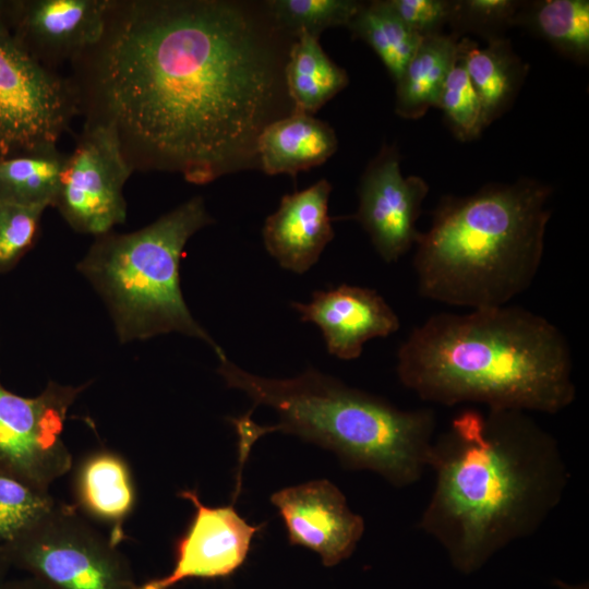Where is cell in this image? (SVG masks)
I'll return each instance as SVG.
<instances>
[{
    "label": "cell",
    "mask_w": 589,
    "mask_h": 589,
    "mask_svg": "<svg viewBox=\"0 0 589 589\" xmlns=\"http://www.w3.org/2000/svg\"><path fill=\"white\" fill-rule=\"evenodd\" d=\"M83 56L91 59L88 120L115 128L133 169L205 184L257 161L278 76L241 7L113 1L100 41Z\"/></svg>",
    "instance_id": "1"
},
{
    "label": "cell",
    "mask_w": 589,
    "mask_h": 589,
    "mask_svg": "<svg viewBox=\"0 0 589 589\" xmlns=\"http://www.w3.org/2000/svg\"><path fill=\"white\" fill-rule=\"evenodd\" d=\"M434 486L419 528L464 574L533 534L569 480L557 441L528 412L468 408L434 437Z\"/></svg>",
    "instance_id": "2"
},
{
    "label": "cell",
    "mask_w": 589,
    "mask_h": 589,
    "mask_svg": "<svg viewBox=\"0 0 589 589\" xmlns=\"http://www.w3.org/2000/svg\"><path fill=\"white\" fill-rule=\"evenodd\" d=\"M400 383L424 401L554 414L576 398L567 338L516 305L437 313L397 352Z\"/></svg>",
    "instance_id": "3"
},
{
    "label": "cell",
    "mask_w": 589,
    "mask_h": 589,
    "mask_svg": "<svg viewBox=\"0 0 589 589\" xmlns=\"http://www.w3.org/2000/svg\"><path fill=\"white\" fill-rule=\"evenodd\" d=\"M216 356L227 387L253 401L245 414L228 418L238 434L235 498L253 444L276 431L329 449L345 467L371 470L397 488L418 482L428 470L436 426L433 410L400 409L314 368L292 378H267L242 370L223 349Z\"/></svg>",
    "instance_id": "4"
},
{
    "label": "cell",
    "mask_w": 589,
    "mask_h": 589,
    "mask_svg": "<svg viewBox=\"0 0 589 589\" xmlns=\"http://www.w3.org/2000/svg\"><path fill=\"white\" fill-rule=\"evenodd\" d=\"M551 187L532 179L444 196L416 242L419 294L468 309L508 304L542 262Z\"/></svg>",
    "instance_id": "5"
},
{
    "label": "cell",
    "mask_w": 589,
    "mask_h": 589,
    "mask_svg": "<svg viewBox=\"0 0 589 589\" xmlns=\"http://www.w3.org/2000/svg\"><path fill=\"white\" fill-rule=\"evenodd\" d=\"M213 221L194 196L140 230L96 237L77 269L107 304L121 342L180 333L221 349L192 316L180 285L187 242Z\"/></svg>",
    "instance_id": "6"
},
{
    "label": "cell",
    "mask_w": 589,
    "mask_h": 589,
    "mask_svg": "<svg viewBox=\"0 0 589 589\" xmlns=\"http://www.w3.org/2000/svg\"><path fill=\"white\" fill-rule=\"evenodd\" d=\"M12 568L52 589H137L127 556L76 507L55 506L1 544Z\"/></svg>",
    "instance_id": "7"
},
{
    "label": "cell",
    "mask_w": 589,
    "mask_h": 589,
    "mask_svg": "<svg viewBox=\"0 0 589 589\" xmlns=\"http://www.w3.org/2000/svg\"><path fill=\"white\" fill-rule=\"evenodd\" d=\"M11 1H0V156L57 141L80 107L77 89L12 35Z\"/></svg>",
    "instance_id": "8"
},
{
    "label": "cell",
    "mask_w": 589,
    "mask_h": 589,
    "mask_svg": "<svg viewBox=\"0 0 589 589\" xmlns=\"http://www.w3.org/2000/svg\"><path fill=\"white\" fill-rule=\"evenodd\" d=\"M89 383L72 386L50 381L35 397H24L0 381V473L32 486H49L72 468L63 440L68 411Z\"/></svg>",
    "instance_id": "9"
},
{
    "label": "cell",
    "mask_w": 589,
    "mask_h": 589,
    "mask_svg": "<svg viewBox=\"0 0 589 589\" xmlns=\"http://www.w3.org/2000/svg\"><path fill=\"white\" fill-rule=\"evenodd\" d=\"M133 170L115 128L87 120L67 155L53 206L75 231L108 233L125 221L123 187Z\"/></svg>",
    "instance_id": "10"
},
{
    "label": "cell",
    "mask_w": 589,
    "mask_h": 589,
    "mask_svg": "<svg viewBox=\"0 0 589 589\" xmlns=\"http://www.w3.org/2000/svg\"><path fill=\"white\" fill-rule=\"evenodd\" d=\"M428 192L429 185L422 178L402 176L395 146L383 145L366 167L353 218L384 262H397L416 244L421 233L416 223Z\"/></svg>",
    "instance_id": "11"
},
{
    "label": "cell",
    "mask_w": 589,
    "mask_h": 589,
    "mask_svg": "<svg viewBox=\"0 0 589 589\" xmlns=\"http://www.w3.org/2000/svg\"><path fill=\"white\" fill-rule=\"evenodd\" d=\"M179 496L190 501L194 515L187 532L176 545L172 570L151 579L137 589H171L187 579H215L233 574L247 560L253 537L264 525L252 526L229 506L204 505L195 490Z\"/></svg>",
    "instance_id": "12"
},
{
    "label": "cell",
    "mask_w": 589,
    "mask_h": 589,
    "mask_svg": "<svg viewBox=\"0 0 589 589\" xmlns=\"http://www.w3.org/2000/svg\"><path fill=\"white\" fill-rule=\"evenodd\" d=\"M288 532L289 543L316 552L324 566L348 558L364 532L341 491L328 480L281 489L271 496Z\"/></svg>",
    "instance_id": "13"
},
{
    "label": "cell",
    "mask_w": 589,
    "mask_h": 589,
    "mask_svg": "<svg viewBox=\"0 0 589 589\" xmlns=\"http://www.w3.org/2000/svg\"><path fill=\"white\" fill-rule=\"evenodd\" d=\"M112 3L111 0L11 1L10 29L46 67L48 61L77 59L100 41Z\"/></svg>",
    "instance_id": "14"
},
{
    "label": "cell",
    "mask_w": 589,
    "mask_h": 589,
    "mask_svg": "<svg viewBox=\"0 0 589 589\" xmlns=\"http://www.w3.org/2000/svg\"><path fill=\"white\" fill-rule=\"evenodd\" d=\"M300 320L321 329L327 351L341 360L361 356L373 338L387 337L399 329V317L375 290L339 285L317 290L308 303L292 302Z\"/></svg>",
    "instance_id": "15"
},
{
    "label": "cell",
    "mask_w": 589,
    "mask_h": 589,
    "mask_svg": "<svg viewBox=\"0 0 589 589\" xmlns=\"http://www.w3.org/2000/svg\"><path fill=\"white\" fill-rule=\"evenodd\" d=\"M330 183L318 180L305 190L284 195L263 227L267 252L288 271L303 274L334 238L328 215Z\"/></svg>",
    "instance_id": "16"
},
{
    "label": "cell",
    "mask_w": 589,
    "mask_h": 589,
    "mask_svg": "<svg viewBox=\"0 0 589 589\" xmlns=\"http://www.w3.org/2000/svg\"><path fill=\"white\" fill-rule=\"evenodd\" d=\"M337 145L336 134L327 123L293 111L263 128L256 141V156L265 173L296 176L325 163Z\"/></svg>",
    "instance_id": "17"
},
{
    "label": "cell",
    "mask_w": 589,
    "mask_h": 589,
    "mask_svg": "<svg viewBox=\"0 0 589 589\" xmlns=\"http://www.w3.org/2000/svg\"><path fill=\"white\" fill-rule=\"evenodd\" d=\"M74 490L82 510L110 527V539L120 544L122 525L133 510L135 489L127 461L117 453L99 449L79 465Z\"/></svg>",
    "instance_id": "18"
},
{
    "label": "cell",
    "mask_w": 589,
    "mask_h": 589,
    "mask_svg": "<svg viewBox=\"0 0 589 589\" xmlns=\"http://www.w3.org/2000/svg\"><path fill=\"white\" fill-rule=\"evenodd\" d=\"M458 57L479 96L484 123L489 127L514 101L527 65L503 37L490 39L484 48L468 38L459 39Z\"/></svg>",
    "instance_id": "19"
},
{
    "label": "cell",
    "mask_w": 589,
    "mask_h": 589,
    "mask_svg": "<svg viewBox=\"0 0 589 589\" xmlns=\"http://www.w3.org/2000/svg\"><path fill=\"white\" fill-rule=\"evenodd\" d=\"M458 37H423L396 83L395 110L405 119H419L436 107L444 82L458 55Z\"/></svg>",
    "instance_id": "20"
},
{
    "label": "cell",
    "mask_w": 589,
    "mask_h": 589,
    "mask_svg": "<svg viewBox=\"0 0 589 589\" xmlns=\"http://www.w3.org/2000/svg\"><path fill=\"white\" fill-rule=\"evenodd\" d=\"M294 111L312 115L348 85L344 69L333 62L318 38L302 33L292 45L285 67Z\"/></svg>",
    "instance_id": "21"
},
{
    "label": "cell",
    "mask_w": 589,
    "mask_h": 589,
    "mask_svg": "<svg viewBox=\"0 0 589 589\" xmlns=\"http://www.w3.org/2000/svg\"><path fill=\"white\" fill-rule=\"evenodd\" d=\"M65 159L57 145L0 156V201L53 206Z\"/></svg>",
    "instance_id": "22"
},
{
    "label": "cell",
    "mask_w": 589,
    "mask_h": 589,
    "mask_svg": "<svg viewBox=\"0 0 589 589\" xmlns=\"http://www.w3.org/2000/svg\"><path fill=\"white\" fill-rule=\"evenodd\" d=\"M524 5L517 23L526 24L560 53L585 63L589 57V2L542 0Z\"/></svg>",
    "instance_id": "23"
},
{
    "label": "cell",
    "mask_w": 589,
    "mask_h": 589,
    "mask_svg": "<svg viewBox=\"0 0 589 589\" xmlns=\"http://www.w3.org/2000/svg\"><path fill=\"white\" fill-rule=\"evenodd\" d=\"M347 27L354 38L365 41L375 51L394 82L422 39L398 17L386 0L362 3Z\"/></svg>",
    "instance_id": "24"
},
{
    "label": "cell",
    "mask_w": 589,
    "mask_h": 589,
    "mask_svg": "<svg viewBox=\"0 0 589 589\" xmlns=\"http://www.w3.org/2000/svg\"><path fill=\"white\" fill-rule=\"evenodd\" d=\"M361 4L353 0H273L267 8L279 27L296 36L305 33L318 38L326 28L348 26Z\"/></svg>",
    "instance_id": "25"
},
{
    "label": "cell",
    "mask_w": 589,
    "mask_h": 589,
    "mask_svg": "<svg viewBox=\"0 0 589 589\" xmlns=\"http://www.w3.org/2000/svg\"><path fill=\"white\" fill-rule=\"evenodd\" d=\"M56 503L49 491L0 473V544L17 538Z\"/></svg>",
    "instance_id": "26"
},
{
    "label": "cell",
    "mask_w": 589,
    "mask_h": 589,
    "mask_svg": "<svg viewBox=\"0 0 589 589\" xmlns=\"http://www.w3.org/2000/svg\"><path fill=\"white\" fill-rule=\"evenodd\" d=\"M454 135L461 141L478 137L486 128L479 96L457 55L437 101Z\"/></svg>",
    "instance_id": "27"
},
{
    "label": "cell",
    "mask_w": 589,
    "mask_h": 589,
    "mask_svg": "<svg viewBox=\"0 0 589 589\" xmlns=\"http://www.w3.org/2000/svg\"><path fill=\"white\" fill-rule=\"evenodd\" d=\"M45 209L0 201V274L14 268L34 247Z\"/></svg>",
    "instance_id": "28"
},
{
    "label": "cell",
    "mask_w": 589,
    "mask_h": 589,
    "mask_svg": "<svg viewBox=\"0 0 589 589\" xmlns=\"http://www.w3.org/2000/svg\"><path fill=\"white\" fill-rule=\"evenodd\" d=\"M524 3L515 0H455L452 21L454 36L472 32L488 37L500 38L501 32L517 24Z\"/></svg>",
    "instance_id": "29"
},
{
    "label": "cell",
    "mask_w": 589,
    "mask_h": 589,
    "mask_svg": "<svg viewBox=\"0 0 589 589\" xmlns=\"http://www.w3.org/2000/svg\"><path fill=\"white\" fill-rule=\"evenodd\" d=\"M398 17L421 38L443 34L453 17V0H386Z\"/></svg>",
    "instance_id": "30"
},
{
    "label": "cell",
    "mask_w": 589,
    "mask_h": 589,
    "mask_svg": "<svg viewBox=\"0 0 589 589\" xmlns=\"http://www.w3.org/2000/svg\"><path fill=\"white\" fill-rule=\"evenodd\" d=\"M0 589H52L44 581L26 576L19 579H7L0 585Z\"/></svg>",
    "instance_id": "31"
},
{
    "label": "cell",
    "mask_w": 589,
    "mask_h": 589,
    "mask_svg": "<svg viewBox=\"0 0 589 589\" xmlns=\"http://www.w3.org/2000/svg\"><path fill=\"white\" fill-rule=\"evenodd\" d=\"M11 568L3 546L0 544V585L8 579L7 575Z\"/></svg>",
    "instance_id": "32"
},
{
    "label": "cell",
    "mask_w": 589,
    "mask_h": 589,
    "mask_svg": "<svg viewBox=\"0 0 589 589\" xmlns=\"http://www.w3.org/2000/svg\"><path fill=\"white\" fill-rule=\"evenodd\" d=\"M556 586L562 589H588V587L585 585L573 586V585L564 584L560 580L556 581Z\"/></svg>",
    "instance_id": "33"
}]
</instances>
